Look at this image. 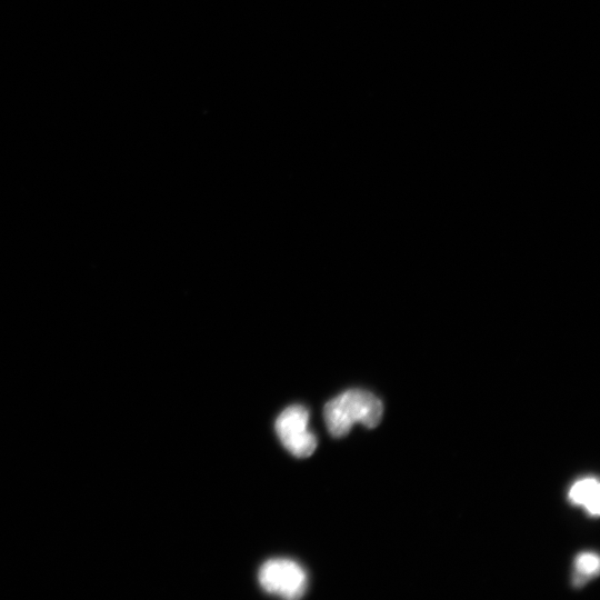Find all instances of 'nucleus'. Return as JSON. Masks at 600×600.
<instances>
[{
  "mask_svg": "<svg viewBox=\"0 0 600 600\" xmlns=\"http://www.w3.org/2000/svg\"><path fill=\"white\" fill-rule=\"evenodd\" d=\"M383 406L373 393L350 389L328 401L323 409L326 426L336 438L349 433L354 423L367 428L377 427L382 418Z\"/></svg>",
  "mask_w": 600,
  "mask_h": 600,
  "instance_id": "obj_1",
  "label": "nucleus"
},
{
  "mask_svg": "<svg viewBox=\"0 0 600 600\" xmlns=\"http://www.w3.org/2000/svg\"><path fill=\"white\" fill-rule=\"evenodd\" d=\"M264 591L284 599H299L307 590L308 578L304 569L290 559H270L258 573Z\"/></svg>",
  "mask_w": 600,
  "mask_h": 600,
  "instance_id": "obj_2",
  "label": "nucleus"
},
{
  "mask_svg": "<svg viewBox=\"0 0 600 600\" xmlns=\"http://www.w3.org/2000/svg\"><path fill=\"white\" fill-rule=\"evenodd\" d=\"M309 412L300 404L284 409L276 420V432L282 446L297 458L311 456L317 448V438L308 428Z\"/></svg>",
  "mask_w": 600,
  "mask_h": 600,
  "instance_id": "obj_3",
  "label": "nucleus"
},
{
  "mask_svg": "<svg viewBox=\"0 0 600 600\" xmlns=\"http://www.w3.org/2000/svg\"><path fill=\"white\" fill-rule=\"evenodd\" d=\"M599 482L593 478H584L577 481L569 491L571 502L583 506L591 516L599 514Z\"/></svg>",
  "mask_w": 600,
  "mask_h": 600,
  "instance_id": "obj_4",
  "label": "nucleus"
},
{
  "mask_svg": "<svg viewBox=\"0 0 600 600\" xmlns=\"http://www.w3.org/2000/svg\"><path fill=\"white\" fill-rule=\"evenodd\" d=\"M600 561L593 553H581L574 560L573 584L581 587L599 573Z\"/></svg>",
  "mask_w": 600,
  "mask_h": 600,
  "instance_id": "obj_5",
  "label": "nucleus"
}]
</instances>
